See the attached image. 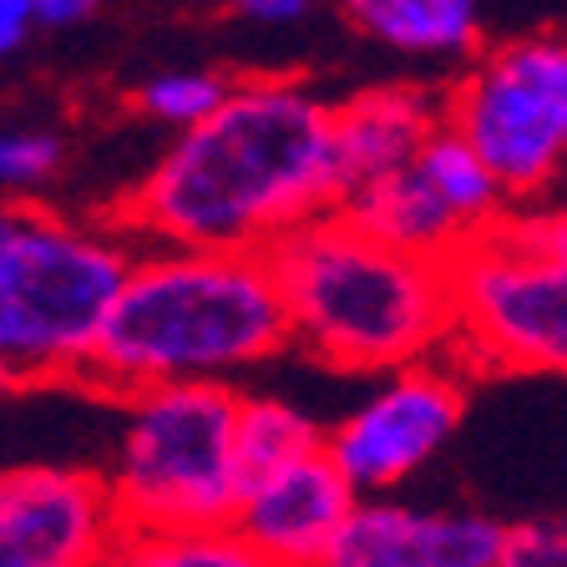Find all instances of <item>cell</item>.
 <instances>
[{"instance_id":"cell-2","label":"cell","mask_w":567,"mask_h":567,"mask_svg":"<svg viewBox=\"0 0 567 567\" xmlns=\"http://www.w3.org/2000/svg\"><path fill=\"white\" fill-rule=\"evenodd\" d=\"M289 350V315L269 254L254 248H142L106 315L82 385L112 401L147 385L218 380Z\"/></svg>"},{"instance_id":"cell-24","label":"cell","mask_w":567,"mask_h":567,"mask_svg":"<svg viewBox=\"0 0 567 567\" xmlns=\"http://www.w3.org/2000/svg\"><path fill=\"white\" fill-rule=\"evenodd\" d=\"M35 25H76L96 11V0H31Z\"/></svg>"},{"instance_id":"cell-6","label":"cell","mask_w":567,"mask_h":567,"mask_svg":"<svg viewBox=\"0 0 567 567\" xmlns=\"http://www.w3.org/2000/svg\"><path fill=\"white\" fill-rule=\"evenodd\" d=\"M441 122L472 142L512 208L553 203L567 167V35H517L441 86Z\"/></svg>"},{"instance_id":"cell-14","label":"cell","mask_w":567,"mask_h":567,"mask_svg":"<svg viewBox=\"0 0 567 567\" xmlns=\"http://www.w3.org/2000/svg\"><path fill=\"white\" fill-rule=\"evenodd\" d=\"M340 213L354 228H365L370 238H380V244L401 248V254H421V259H441V264L472 238L415 167L375 177L370 188L340 198Z\"/></svg>"},{"instance_id":"cell-11","label":"cell","mask_w":567,"mask_h":567,"mask_svg":"<svg viewBox=\"0 0 567 567\" xmlns=\"http://www.w3.org/2000/svg\"><path fill=\"white\" fill-rule=\"evenodd\" d=\"M354 502L360 496L330 466V456L309 451L279 472L244 482L228 527L274 567H319L340 537L344 517L354 512Z\"/></svg>"},{"instance_id":"cell-28","label":"cell","mask_w":567,"mask_h":567,"mask_svg":"<svg viewBox=\"0 0 567 567\" xmlns=\"http://www.w3.org/2000/svg\"><path fill=\"white\" fill-rule=\"evenodd\" d=\"M557 198H567V167H563V188H557Z\"/></svg>"},{"instance_id":"cell-17","label":"cell","mask_w":567,"mask_h":567,"mask_svg":"<svg viewBox=\"0 0 567 567\" xmlns=\"http://www.w3.org/2000/svg\"><path fill=\"white\" fill-rule=\"evenodd\" d=\"M127 567H274L264 553L238 537L234 527L193 532H127L117 543Z\"/></svg>"},{"instance_id":"cell-27","label":"cell","mask_w":567,"mask_h":567,"mask_svg":"<svg viewBox=\"0 0 567 567\" xmlns=\"http://www.w3.org/2000/svg\"><path fill=\"white\" fill-rule=\"evenodd\" d=\"M102 567H127V563H122V553H112V557H106Z\"/></svg>"},{"instance_id":"cell-15","label":"cell","mask_w":567,"mask_h":567,"mask_svg":"<svg viewBox=\"0 0 567 567\" xmlns=\"http://www.w3.org/2000/svg\"><path fill=\"white\" fill-rule=\"evenodd\" d=\"M324 425L289 395L274 390H238V411H234V451H238V472L244 482L269 476L289 461L319 451Z\"/></svg>"},{"instance_id":"cell-8","label":"cell","mask_w":567,"mask_h":567,"mask_svg":"<svg viewBox=\"0 0 567 567\" xmlns=\"http://www.w3.org/2000/svg\"><path fill=\"white\" fill-rule=\"evenodd\" d=\"M461 421H466L461 365L451 370V360L431 354L415 365L385 370V380L350 415L324 425L319 451L354 496H385L390 486L425 472L451 446Z\"/></svg>"},{"instance_id":"cell-20","label":"cell","mask_w":567,"mask_h":567,"mask_svg":"<svg viewBox=\"0 0 567 567\" xmlns=\"http://www.w3.org/2000/svg\"><path fill=\"white\" fill-rule=\"evenodd\" d=\"M496 567H567V512L507 522V543Z\"/></svg>"},{"instance_id":"cell-22","label":"cell","mask_w":567,"mask_h":567,"mask_svg":"<svg viewBox=\"0 0 567 567\" xmlns=\"http://www.w3.org/2000/svg\"><path fill=\"white\" fill-rule=\"evenodd\" d=\"M319 0H234V11L254 25H295L305 16H315Z\"/></svg>"},{"instance_id":"cell-10","label":"cell","mask_w":567,"mask_h":567,"mask_svg":"<svg viewBox=\"0 0 567 567\" xmlns=\"http://www.w3.org/2000/svg\"><path fill=\"white\" fill-rule=\"evenodd\" d=\"M507 522L476 507L360 496L319 567H496Z\"/></svg>"},{"instance_id":"cell-16","label":"cell","mask_w":567,"mask_h":567,"mask_svg":"<svg viewBox=\"0 0 567 567\" xmlns=\"http://www.w3.org/2000/svg\"><path fill=\"white\" fill-rule=\"evenodd\" d=\"M411 167L436 188V198L456 213L461 228L472 238L486 234V228H496L512 213V198L502 193V183L486 173V163L472 153V142L461 137V132H451L446 122L425 137V147L415 153Z\"/></svg>"},{"instance_id":"cell-19","label":"cell","mask_w":567,"mask_h":567,"mask_svg":"<svg viewBox=\"0 0 567 567\" xmlns=\"http://www.w3.org/2000/svg\"><path fill=\"white\" fill-rule=\"evenodd\" d=\"M66 163V142L56 132H6L0 127V193H35L41 183L61 173Z\"/></svg>"},{"instance_id":"cell-21","label":"cell","mask_w":567,"mask_h":567,"mask_svg":"<svg viewBox=\"0 0 567 567\" xmlns=\"http://www.w3.org/2000/svg\"><path fill=\"white\" fill-rule=\"evenodd\" d=\"M507 228L532 244L553 248L567 259V198H553V203H537V208H512L507 213Z\"/></svg>"},{"instance_id":"cell-1","label":"cell","mask_w":567,"mask_h":567,"mask_svg":"<svg viewBox=\"0 0 567 567\" xmlns=\"http://www.w3.org/2000/svg\"><path fill=\"white\" fill-rule=\"evenodd\" d=\"M330 96L299 76H248L183 127L106 224L153 248H254L340 203Z\"/></svg>"},{"instance_id":"cell-18","label":"cell","mask_w":567,"mask_h":567,"mask_svg":"<svg viewBox=\"0 0 567 567\" xmlns=\"http://www.w3.org/2000/svg\"><path fill=\"white\" fill-rule=\"evenodd\" d=\"M228 76L224 71H208V66H183V71H157L147 82L137 86V112L142 117L163 122V127L183 132L193 122H203L213 106L228 96Z\"/></svg>"},{"instance_id":"cell-13","label":"cell","mask_w":567,"mask_h":567,"mask_svg":"<svg viewBox=\"0 0 567 567\" xmlns=\"http://www.w3.org/2000/svg\"><path fill=\"white\" fill-rule=\"evenodd\" d=\"M354 31L411 61H472L486 35L482 0H334Z\"/></svg>"},{"instance_id":"cell-3","label":"cell","mask_w":567,"mask_h":567,"mask_svg":"<svg viewBox=\"0 0 567 567\" xmlns=\"http://www.w3.org/2000/svg\"><path fill=\"white\" fill-rule=\"evenodd\" d=\"M289 315V350L350 375H385L451 344L446 264L354 228L340 208L319 213L269 248Z\"/></svg>"},{"instance_id":"cell-4","label":"cell","mask_w":567,"mask_h":567,"mask_svg":"<svg viewBox=\"0 0 567 567\" xmlns=\"http://www.w3.org/2000/svg\"><path fill=\"white\" fill-rule=\"evenodd\" d=\"M132 259V238L112 224L16 203L0 254V365L21 385L82 380Z\"/></svg>"},{"instance_id":"cell-12","label":"cell","mask_w":567,"mask_h":567,"mask_svg":"<svg viewBox=\"0 0 567 567\" xmlns=\"http://www.w3.org/2000/svg\"><path fill=\"white\" fill-rule=\"evenodd\" d=\"M441 127V86L385 82L330 106V157L340 198L370 188L415 163L425 137ZM340 208V203H334Z\"/></svg>"},{"instance_id":"cell-23","label":"cell","mask_w":567,"mask_h":567,"mask_svg":"<svg viewBox=\"0 0 567 567\" xmlns=\"http://www.w3.org/2000/svg\"><path fill=\"white\" fill-rule=\"evenodd\" d=\"M35 25V6L31 0H0V56H11L25 41V31Z\"/></svg>"},{"instance_id":"cell-25","label":"cell","mask_w":567,"mask_h":567,"mask_svg":"<svg viewBox=\"0 0 567 567\" xmlns=\"http://www.w3.org/2000/svg\"><path fill=\"white\" fill-rule=\"evenodd\" d=\"M16 228V203H0V254H6V238Z\"/></svg>"},{"instance_id":"cell-9","label":"cell","mask_w":567,"mask_h":567,"mask_svg":"<svg viewBox=\"0 0 567 567\" xmlns=\"http://www.w3.org/2000/svg\"><path fill=\"white\" fill-rule=\"evenodd\" d=\"M127 537L102 472H0V567H102Z\"/></svg>"},{"instance_id":"cell-7","label":"cell","mask_w":567,"mask_h":567,"mask_svg":"<svg viewBox=\"0 0 567 567\" xmlns=\"http://www.w3.org/2000/svg\"><path fill=\"white\" fill-rule=\"evenodd\" d=\"M451 365L567 375V259L512 234L507 218L446 259Z\"/></svg>"},{"instance_id":"cell-5","label":"cell","mask_w":567,"mask_h":567,"mask_svg":"<svg viewBox=\"0 0 567 567\" xmlns=\"http://www.w3.org/2000/svg\"><path fill=\"white\" fill-rule=\"evenodd\" d=\"M238 385L177 380L122 395L106 492L127 532L228 527L244 492L234 451Z\"/></svg>"},{"instance_id":"cell-26","label":"cell","mask_w":567,"mask_h":567,"mask_svg":"<svg viewBox=\"0 0 567 567\" xmlns=\"http://www.w3.org/2000/svg\"><path fill=\"white\" fill-rule=\"evenodd\" d=\"M16 385H21V380H16V375H11V370L0 365V401H6V395H11V390H16Z\"/></svg>"}]
</instances>
